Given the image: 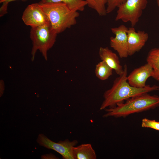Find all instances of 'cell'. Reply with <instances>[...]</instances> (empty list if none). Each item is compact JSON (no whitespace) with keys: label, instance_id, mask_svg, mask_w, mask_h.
Returning a JSON list of instances; mask_svg holds the SVG:
<instances>
[{"label":"cell","instance_id":"6da1fadb","mask_svg":"<svg viewBox=\"0 0 159 159\" xmlns=\"http://www.w3.org/2000/svg\"><path fill=\"white\" fill-rule=\"evenodd\" d=\"M123 69V73L115 79L112 87L104 92V100L100 106V110L113 107L131 97L159 90V86L156 85H148L142 88L131 86L127 80L128 70L126 64L124 65Z\"/></svg>","mask_w":159,"mask_h":159},{"label":"cell","instance_id":"7a4b0ae2","mask_svg":"<svg viewBox=\"0 0 159 159\" xmlns=\"http://www.w3.org/2000/svg\"><path fill=\"white\" fill-rule=\"evenodd\" d=\"M159 106V96L151 95L148 93L138 95L117 104L115 106L104 110L103 117H125L135 113L153 109Z\"/></svg>","mask_w":159,"mask_h":159},{"label":"cell","instance_id":"3957f363","mask_svg":"<svg viewBox=\"0 0 159 159\" xmlns=\"http://www.w3.org/2000/svg\"><path fill=\"white\" fill-rule=\"evenodd\" d=\"M39 4L57 34L76 24L77 19L79 15L78 11L71 9L66 4L41 2Z\"/></svg>","mask_w":159,"mask_h":159},{"label":"cell","instance_id":"277c9868","mask_svg":"<svg viewBox=\"0 0 159 159\" xmlns=\"http://www.w3.org/2000/svg\"><path fill=\"white\" fill-rule=\"evenodd\" d=\"M57 34L50 23L31 28L30 36L33 45L31 52L32 61L34 60L38 50L42 53L45 59L47 60V51L54 44Z\"/></svg>","mask_w":159,"mask_h":159},{"label":"cell","instance_id":"5b68a950","mask_svg":"<svg viewBox=\"0 0 159 159\" xmlns=\"http://www.w3.org/2000/svg\"><path fill=\"white\" fill-rule=\"evenodd\" d=\"M148 2V0H126L117 7L115 20L130 22L131 26L134 27L139 21Z\"/></svg>","mask_w":159,"mask_h":159},{"label":"cell","instance_id":"8992f818","mask_svg":"<svg viewBox=\"0 0 159 159\" xmlns=\"http://www.w3.org/2000/svg\"><path fill=\"white\" fill-rule=\"evenodd\" d=\"M37 141L40 145L56 151L62 156L63 159H74L73 148L78 143L77 140L71 141L67 139L56 143L41 134L39 135Z\"/></svg>","mask_w":159,"mask_h":159},{"label":"cell","instance_id":"52a82bcc","mask_svg":"<svg viewBox=\"0 0 159 159\" xmlns=\"http://www.w3.org/2000/svg\"><path fill=\"white\" fill-rule=\"evenodd\" d=\"M22 20L26 25L32 27L50 24L49 19L39 3L28 5L23 13Z\"/></svg>","mask_w":159,"mask_h":159},{"label":"cell","instance_id":"ba28073f","mask_svg":"<svg viewBox=\"0 0 159 159\" xmlns=\"http://www.w3.org/2000/svg\"><path fill=\"white\" fill-rule=\"evenodd\" d=\"M128 28L124 25L111 28L114 37L110 38V47L116 51L121 58L129 56L127 44V31Z\"/></svg>","mask_w":159,"mask_h":159},{"label":"cell","instance_id":"9c48e42d","mask_svg":"<svg viewBox=\"0 0 159 159\" xmlns=\"http://www.w3.org/2000/svg\"><path fill=\"white\" fill-rule=\"evenodd\" d=\"M127 44L129 56L140 51L144 46L148 39V34L143 31H136L134 27L128 29Z\"/></svg>","mask_w":159,"mask_h":159},{"label":"cell","instance_id":"30bf717a","mask_svg":"<svg viewBox=\"0 0 159 159\" xmlns=\"http://www.w3.org/2000/svg\"><path fill=\"white\" fill-rule=\"evenodd\" d=\"M153 69L147 63L139 67L134 69L127 77V80L131 86L138 88H142L146 85L147 79L152 77Z\"/></svg>","mask_w":159,"mask_h":159},{"label":"cell","instance_id":"8fae6325","mask_svg":"<svg viewBox=\"0 0 159 159\" xmlns=\"http://www.w3.org/2000/svg\"><path fill=\"white\" fill-rule=\"evenodd\" d=\"M99 55L102 61H105L116 73L120 75L123 72V67L121 65L118 57L108 47H100Z\"/></svg>","mask_w":159,"mask_h":159},{"label":"cell","instance_id":"7c38bea8","mask_svg":"<svg viewBox=\"0 0 159 159\" xmlns=\"http://www.w3.org/2000/svg\"><path fill=\"white\" fill-rule=\"evenodd\" d=\"M74 159H96L95 151L90 143L82 144L73 148Z\"/></svg>","mask_w":159,"mask_h":159},{"label":"cell","instance_id":"4fadbf2b","mask_svg":"<svg viewBox=\"0 0 159 159\" xmlns=\"http://www.w3.org/2000/svg\"><path fill=\"white\" fill-rule=\"evenodd\" d=\"M146 61L152 68V77L159 82V50L158 48H153L149 51Z\"/></svg>","mask_w":159,"mask_h":159},{"label":"cell","instance_id":"5bb4252c","mask_svg":"<svg viewBox=\"0 0 159 159\" xmlns=\"http://www.w3.org/2000/svg\"><path fill=\"white\" fill-rule=\"evenodd\" d=\"M43 3H63L71 9L76 11H83L87 3L85 0H43Z\"/></svg>","mask_w":159,"mask_h":159},{"label":"cell","instance_id":"9a60e30c","mask_svg":"<svg viewBox=\"0 0 159 159\" xmlns=\"http://www.w3.org/2000/svg\"><path fill=\"white\" fill-rule=\"evenodd\" d=\"M113 70L105 61L101 60L96 64L95 73L96 77L99 79L105 80L112 75Z\"/></svg>","mask_w":159,"mask_h":159},{"label":"cell","instance_id":"2e32d148","mask_svg":"<svg viewBox=\"0 0 159 159\" xmlns=\"http://www.w3.org/2000/svg\"><path fill=\"white\" fill-rule=\"evenodd\" d=\"M87 5L95 11L100 16H106L107 14L106 7L108 0H85Z\"/></svg>","mask_w":159,"mask_h":159},{"label":"cell","instance_id":"e0dca14e","mask_svg":"<svg viewBox=\"0 0 159 159\" xmlns=\"http://www.w3.org/2000/svg\"><path fill=\"white\" fill-rule=\"evenodd\" d=\"M141 125L143 127L149 128L159 131V122L155 120L143 118L142 120Z\"/></svg>","mask_w":159,"mask_h":159},{"label":"cell","instance_id":"ac0fdd59","mask_svg":"<svg viewBox=\"0 0 159 159\" xmlns=\"http://www.w3.org/2000/svg\"><path fill=\"white\" fill-rule=\"evenodd\" d=\"M126 0H108L106 6L107 14L113 11L119 6L124 3Z\"/></svg>","mask_w":159,"mask_h":159},{"label":"cell","instance_id":"d6986e66","mask_svg":"<svg viewBox=\"0 0 159 159\" xmlns=\"http://www.w3.org/2000/svg\"><path fill=\"white\" fill-rule=\"evenodd\" d=\"M17 0H0V3H2L0 9V16H2L7 13V6L9 3Z\"/></svg>","mask_w":159,"mask_h":159},{"label":"cell","instance_id":"ffe728a7","mask_svg":"<svg viewBox=\"0 0 159 159\" xmlns=\"http://www.w3.org/2000/svg\"><path fill=\"white\" fill-rule=\"evenodd\" d=\"M157 4L158 6L159 7V0L157 1Z\"/></svg>","mask_w":159,"mask_h":159},{"label":"cell","instance_id":"44dd1931","mask_svg":"<svg viewBox=\"0 0 159 159\" xmlns=\"http://www.w3.org/2000/svg\"><path fill=\"white\" fill-rule=\"evenodd\" d=\"M158 49H159V48H158Z\"/></svg>","mask_w":159,"mask_h":159},{"label":"cell","instance_id":"7402d4cb","mask_svg":"<svg viewBox=\"0 0 159 159\" xmlns=\"http://www.w3.org/2000/svg\"><path fill=\"white\" fill-rule=\"evenodd\" d=\"M43 0H41V1H43Z\"/></svg>","mask_w":159,"mask_h":159},{"label":"cell","instance_id":"603a6c76","mask_svg":"<svg viewBox=\"0 0 159 159\" xmlns=\"http://www.w3.org/2000/svg\"><path fill=\"white\" fill-rule=\"evenodd\" d=\"M157 0L158 1V0Z\"/></svg>","mask_w":159,"mask_h":159}]
</instances>
